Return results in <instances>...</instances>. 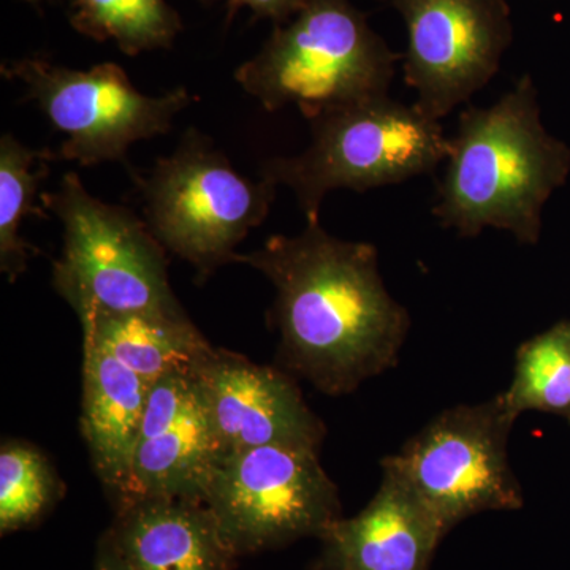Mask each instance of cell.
<instances>
[{
	"instance_id": "1",
	"label": "cell",
	"mask_w": 570,
	"mask_h": 570,
	"mask_svg": "<svg viewBox=\"0 0 570 570\" xmlns=\"http://www.w3.org/2000/svg\"><path fill=\"white\" fill-rule=\"evenodd\" d=\"M235 262L268 277L281 360L325 395H347L396 366L411 317L385 288L370 243L336 238L313 220Z\"/></svg>"
},
{
	"instance_id": "2",
	"label": "cell",
	"mask_w": 570,
	"mask_h": 570,
	"mask_svg": "<svg viewBox=\"0 0 570 570\" xmlns=\"http://www.w3.org/2000/svg\"><path fill=\"white\" fill-rule=\"evenodd\" d=\"M568 170L569 151L543 129L538 92L524 75L491 107L461 111L434 217L463 238L491 227L534 245L543 205Z\"/></svg>"
},
{
	"instance_id": "3",
	"label": "cell",
	"mask_w": 570,
	"mask_h": 570,
	"mask_svg": "<svg viewBox=\"0 0 570 570\" xmlns=\"http://www.w3.org/2000/svg\"><path fill=\"white\" fill-rule=\"evenodd\" d=\"M397 59L351 0H307L276 24L257 56L235 71L247 94L277 111L294 105L307 121L389 96Z\"/></svg>"
},
{
	"instance_id": "4",
	"label": "cell",
	"mask_w": 570,
	"mask_h": 570,
	"mask_svg": "<svg viewBox=\"0 0 570 570\" xmlns=\"http://www.w3.org/2000/svg\"><path fill=\"white\" fill-rule=\"evenodd\" d=\"M309 124L313 138L305 151L261 167L264 178L295 194L306 223L318 220L332 190L366 193L404 183L433 174L449 157L441 122L389 96L336 108Z\"/></svg>"
},
{
	"instance_id": "5",
	"label": "cell",
	"mask_w": 570,
	"mask_h": 570,
	"mask_svg": "<svg viewBox=\"0 0 570 570\" xmlns=\"http://www.w3.org/2000/svg\"><path fill=\"white\" fill-rule=\"evenodd\" d=\"M41 204L61 219L63 249L55 264L56 291L78 317L92 313L186 316L168 283L165 247L126 206L105 204L75 171Z\"/></svg>"
},
{
	"instance_id": "6",
	"label": "cell",
	"mask_w": 570,
	"mask_h": 570,
	"mask_svg": "<svg viewBox=\"0 0 570 570\" xmlns=\"http://www.w3.org/2000/svg\"><path fill=\"white\" fill-rule=\"evenodd\" d=\"M137 183L145 223L154 236L200 277L235 262L236 247L264 224L277 190L264 176L253 181L239 175L195 129Z\"/></svg>"
},
{
	"instance_id": "7",
	"label": "cell",
	"mask_w": 570,
	"mask_h": 570,
	"mask_svg": "<svg viewBox=\"0 0 570 570\" xmlns=\"http://www.w3.org/2000/svg\"><path fill=\"white\" fill-rule=\"evenodd\" d=\"M515 417L501 395L456 406L431 420L382 469L400 480L449 532L491 510H519L523 491L509 464Z\"/></svg>"
},
{
	"instance_id": "8",
	"label": "cell",
	"mask_w": 570,
	"mask_h": 570,
	"mask_svg": "<svg viewBox=\"0 0 570 570\" xmlns=\"http://www.w3.org/2000/svg\"><path fill=\"white\" fill-rule=\"evenodd\" d=\"M204 502L239 558L321 538L341 519L340 493L318 452L288 445L220 455Z\"/></svg>"
},
{
	"instance_id": "9",
	"label": "cell",
	"mask_w": 570,
	"mask_h": 570,
	"mask_svg": "<svg viewBox=\"0 0 570 570\" xmlns=\"http://www.w3.org/2000/svg\"><path fill=\"white\" fill-rule=\"evenodd\" d=\"M2 75L21 82L26 97L66 137L59 159L82 167L124 163L134 142L167 134L176 116L195 102L186 88L145 96L112 62L73 70L47 59H18L3 62Z\"/></svg>"
},
{
	"instance_id": "10",
	"label": "cell",
	"mask_w": 570,
	"mask_h": 570,
	"mask_svg": "<svg viewBox=\"0 0 570 570\" xmlns=\"http://www.w3.org/2000/svg\"><path fill=\"white\" fill-rule=\"evenodd\" d=\"M407 29L404 80L415 108L441 121L482 91L513 39L505 0H384Z\"/></svg>"
},
{
	"instance_id": "11",
	"label": "cell",
	"mask_w": 570,
	"mask_h": 570,
	"mask_svg": "<svg viewBox=\"0 0 570 570\" xmlns=\"http://www.w3.org/2000/svg\"><path fill=\"white\" fill-rule=\"evenodd\" d=\"M193 374L223 455L265 445L321 449L324 422L283 371L213 348Z\"/></svg>"
},
{
	"instance_id": "12",
	"label": "cell",
	"mask_w": 570,
	"mask_h": 570,
	"mask_svg": "<svg viewBox=\"0 0 570 570\" xmlns=\"http://www.w3.org/2000/svg\"><path fill=\"white\" fill-rule=\"evenodd\" d=\"M223 455L193 373H171L149 385L132 464L116 505L149 498L204 501Z\"/></svg>"
},
{
	"instance_id": "13",
	"label": "cell",
	"mask_w": 570,
	"mask_h": 570,
	"mask_svg": "<svg viewBox=\"0 0 570 570\" xmlns=\"http://www.w3.org/2000/svg\"><path fill=\"white\" fill-rule=\"evenodd\" d=\"M448 534L404 483L384 472L377 493L352 519L321 535L313 570H430Z\"/></svg>"
},
{
	"instance_id": "14",
	"label": "cell",
	"mask_w": 570,
	"mask_h": 570,
	"mask_svg": "<svg viewBox=\"0 0 570 570\" xmlns=\"http://www.w3.org/2000/svg\"><path fill=\"white\" fill-rule=\"evenodd\" d=\"M110 535L129 570H234L238 554L204 501L149 498L116 505Z\"/></svg>"
},
{
	"instance_id": "15",
	"label": "cell",
	"mask_w": 570,
	"mask_h": 570,
	"mask_svg": "<svg viewBox=\"0 0 570 570\" xmlns=\"http://www.w3.org/2000/svg\"><path fill=\"white\" fill-rule=\"evenodd\" d=\"M81 431L112 497L121 490L140 436L149 385L91 337L82 336Z\"/></svg>"
},
{
	"instance_id": "16",
	"label": "cell",
	"mask_w": 570,
	"mask_h": 570,
	"mask_svg": "<svg viewBox=\"0 0 570 570\" xmlns=\"http://www.w3.org/2000/svg\"><path fill=\"white\" fill-rule=\"evenodd\" d=\"M80 321L82 336L91 337L148 385L167 374L193 373L214 348L187 314L92 313Z\"/></svg>"
},
{
	"instance_id": "17",
	"label": "cell",
	"mask_w": 570,
	"mask_h": 570,
	"mask_svg": "<svg viewBox=\"0 0 570 570\" xmlns=\"http://www.w3.org/2000/svg\"><path fill=\"white\" fill-rule=\"evenodd\" d=\"M55 160L58 151L28 148L10 134L0 138V269L11 283L24 272L32 249L22 239V223L26 217H47L37 204Z\"/></svg>"
},
{
	"instance_id": "18",
	"label": "cell",
	"mask_w": 570,
	"mask_h": 570,
	"mask_svg": "<svg viewBox=\"0 0 570 570\" xmlns=\"http://www.w3.org/2000/svg\"><path fill=\"white\" fill-rule=\"evenodd\" d=\"M45 2V0H29ZM70 24L97 41L112 40L129 56L170 48L181 31L178 13L165 0H66Z\"/></svg>"
},
{
	"instance_id": "19",
	"label": "cell",
	"mask_w": 570,
	"mask_h": 570,
	"mask_svg": "<svg viewBox=\"0 0 570 570\" xmlns=\"http://www.w3.org/2000/svg\"><path fill=\"white\" fill-rule=\"evenodd\" d=\"M501 397L515 419L524 411L570 412V324L521 344L512 384Z\"/></svg>"
},
{
	"instance_id": "20",
	"label": "cell",
	"mask_w": 570,
	"mask_h": 570,
	"mask_svg": "<svg viewBox=\"0 0 570 570\" xmlns=\"http://www.w3.org/2000/svg\"><path fill=\"white\" fill-rule=\"evenodd\" d=\"M61 482L43 453L24 442L0 450V532L39 523L61 498Z\"/></svg>"
},
{
	"instance_id": "21",
	"label": "cell",
	"mask_w": 570,
	"mask_h": 570,
	"mask_svg": "<svg viewBox=\"0 0 570 570\" xmlns=\"http://www.w3.org/2000/svg\"><path fill=\"white\" fill-rule=\"evenodd\" d=\"M206 2H217V0H206ZM224 2L227 3L230 13L247 7L253 10L255 17L272 18L276 24H283L295 17L306 6L307 0H224Z\"/></svg>"
},
{
	"instance_id": "22",
	"label": "cell",
	"mask_w": 570,
	"mask_h": 570,
	"mask_svg": "<svg viewBox=\"0 0 570 570\" xmlns=\"http://www.w3.org/2000/svg\"><path fill=\"white\" fill-rule=\"evenodd\" d=\"M94 570H129L121 554L116 550L115 543L108 532H105L97 547L96 568Z\"/></svg>"
}]
</instances>
